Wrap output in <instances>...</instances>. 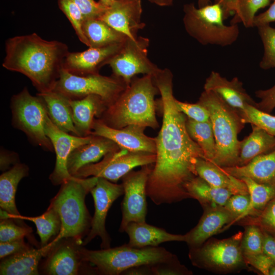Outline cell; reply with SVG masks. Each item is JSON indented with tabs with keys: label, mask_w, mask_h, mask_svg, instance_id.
Listing matches in <instances>:
<instances>
[{
	"label": "cell",
	"mask_w": 275,
	"mask_h": 275,
	"mask_svg": "<svg viewBox=\"0 0 275 275\" xmlns=\"http://www.w3.org/2000/svg\"><path fill=\"white\" fill-rule=\"evenodd\" d=\"M161 95L162 124L156 141V161L149 175L147 197L156 205L172 204L191 198L185 184L198 176L196 164L205 158L200 146L187 130L185 115L176 105L173 93V74L160 69L154 76Z\"/></svg>",
	"instance_id": "obj_1"
},
{
	"label": "cell",
	"mask_w": 275,
	"mask_h": 275,
	"mask_svg": "<svg viewBox=\"0 0 275 275\" xmlns=\"http://www.w3.org/2000/svg\"><path fill=\"white\" fill-rule=\"evenodd\" d=\"M5 48L3 67L28 77L39 93L53 90L69 52L64 43L35 33L9 38Z\"/></svg>",
	"instance_id": "obj_2"
},
{
	"label": "cell",
	"mask_w": 275,
	"mask_h": 275,
	"mask_svg": "<svg viewBox=\"0 0 275 275\" xmlns=\"http://www.w3.org/2000/svg\"><path fill=\"white\" fill-rule=\"evenodd\" d=\"M157 93L159 91L153 76H134L117 99L107 106L101 120L116 128L136 125L155 129L158 126L154 100Z\"/></svg>",
	"instance_id": "obj_3"
},
{
	"label": "cell",
	"mask_w": 275,
	"mask_h": 275,
	"mask_svg": "<svg viewBox=\"0 0 275 275\" xmlns=\"http://www.w3.org/2000/svg\"><path fill=\"white\" fill-rule=\"evenodd\" d=\"M198 102L208 109L210 115L216 144L211 162L221 167L238 166L240 153L238 134L245 124L239 112L211 91L204 90Z\"/></svg>",
	"instance_id": "obj_4"
},
{
	"label": "cell",
	"mask_w": 275,
	"mask_h": 275,
	"mask_svg": "<svg viewBox=\"0 0 275 275\" xmlns=\"http://www.w3.org/2000/svg\"><path fill=\"white\" fill-rule=\"evenodd\" d=\"M98 177L77 178L74 176L61 184L49 206L59 214L61 229L56 237L61 240L72 238L78 242L89 233L92 218L85 204L86 195L95 186Z\"/></svg>",
	"instance_id": "obj_5"
},
{
	"label": "cell",
	"mask_w": 275,
	"mask_h": 275,
	"mask_svg": "<svg viewBox=\"0 0 275 275\" xmlns=\"http://www.w3.org/2000/svg\"><path fill=\"white\" fill-rule=\"evenodd\" d=\"M79 253L84 262L92 264L97 272L103 275L121 274L132 267L154 265L175 256L162 247L137 248L127 244L100 250H90L80 247Z\"/></svg>",
	"instance_id": "obj_6"
},
{
	"label": "cell",
	"mask_w": 275,
	"mask_h": 275,
	"mask_svg": "<svg viewBox=\"0 0 275 275\" xmlns=\"http://www.w3.org/2000/svg\"><path fill=\"white\" fill-rule=\"evenodd\" d=\"M184 28L200 44L225 47L231 45L239 35L238 24L224 23L223 12L217 3L196 8L193 3L183 6Z\"/></svg>",
	"instance_id": "obj_7"
},
{
	"label": "cell",
	"mask_w": 275,
	"mask_h": 275,
	"mask_svg": "<svg viewBox=\"0 0 275 275\" xmlns=\"http://www.w3.org/2000/svg\"><path fill=\"white\" fill-rule=\"evenodd\" d=\"M126 87L122 79L116 76L108 77L98 73L77 75L62 67L53 90L70 99L95 95L100 97L108 106Z\"/></svg>",
	"instance_id": "obj_8"
},
{
	"label": "cell",
	"mask_w": 275,
	"mask_h": 275,
	"mask_svg": "<svg viewBox=\"0 0 275 275\" xmlns=\"http://www.w3.org/2000/svg\"><path fill=\"white\" fill-rule=\"evenodd\" d=\"M11 108L14 126L35 144L52 151L53 146L45 132L48 114L42 98L32 95L24 88L12 97Z\"/></svg>",
	"instance_id": "obj_9"
},
{
	"label": "cell",
	"mask_w": 275,
	"mask_h": 275,
	"mask_svg": "<svg viewBox=\"0 0 275 275\" xmlns=\"http://www.w3.org/2000/svg\"><path fill=\"white\" fill-rule=\"evenodd\" d=\"M156 158L155 153L131 152L120 148L105 155L100 162L82 167L73 176L77 178L94 176L116 182L136 167L154 163Z\"/></svg>",
	"instance_id": "obj_10"
},
{
	"label": "cell",
	"mask_w": 275,
	"mask_h": 275,
	"mask_svg": "<svg viewBox=\"0 0 275 275\" xmlns=\"http://www.w3.org/2000/svg\"><path fill=\"white\" fill-rule=\"evenodd\" d=\"M149 44V40L145 37L127 38L108 62L115 76L122 79L127 86L136 74L154 76L160 70L147 57Z\"/></svg>",
	"instance_id": "obj_11"
},
{
	"label": "cell",
	"mask_w": 275,
	"mask_h": 275,
	"mask_svg": "<svg viewBox=\"0 0 275 275\" xmlns=\"http://www.w3.org/2000/svg\"><path fill=\"white\" fill-rule=\"evenodd\" d=\"M142 166L138 171H130L122 177L124 198L121 203L122 221L119 228L124 232L130 223L146 222L147 211L146 187L152 168Z\"/></svg>",
	"instance_id": "obj_12"
},
{
	"label": "cell",
	"mask_w": 275,
	"mask_h": 275,
	"mask_svg": "<svg viewBox=\"0 0 275 275\" xmlns=\"http://www.w3.org/2000/svg\"><path fill=\"white\" fill-rule=\"evenodd\" d=\"M90 193L94 202L95 212L92 218L90 231L84 239L82 245H87L96 237L101 240V248H111V239L105 228L108 211L114 202L124 194L122 184L114 183L106 179L98 177Z\"/></svg>",
	"instance_id": "obj_13"
},
{
	"label": "cell",
	"mask_w": 275,
	"mask_h": 275,
	"mask_svg": "<svg viewBox=\"0 0 275 275\" xmlns=\"http://www.w3.org/2000/svg\"><path fill=\"white\" fill-rule=\"evenodd\" d=\"M242 234L216 240L202 247L191 248L189 257L197 266H212L229 269L239 265L243 260L241 244Z\"/></svg>",
	"instance_id": "obj_14"
},
{
	"label": "cell",
	"mask_w": 275,
	"mask_h": 275,
	"mask_svg": "<svg viewBox=\"0 0 275 275\" xmlns=\"http://www.w3.org/2000/svg\"><path fill=\"white\" fill-rule=\"evenodd\" d=\"M45 132L49 139L56 155L54 169L49 179L55 185L61 184L72 179L67 169V161L71 153L77 147L91 141L92 135L79 136L64 132L58 128L47 116Z\"/></svg>",
	"instance_id": "obj_15"
},
{
	"label": "cell",
	"mask_w": 275,
	"mask_h": 275,
	"mask_svg": "<svg viewBox=\"0 0 275 275\" xmlns=\"http://www.w3.org/2000/svg\"><path fill=\"white\" fill-rule=\"evenodd\" d=\"M145 128L136 125L116 128L108 126L101 119L94 120L90 135L109 139L120 148L129 151L156 154L155 138L145 135Z\"/></svg>",
	"instance_id": "obj_16"
},
{
	"label": "cell",
	"mask_w": 275,
	"mask_h": 275,
	"mask_svg": "<svg viewBox=\"0 0 275 275\" xmlns=\"http://www.w3.org/2000/svg\"><path fill=\"white\" fill-rule=\"evenodd\" d=\"M141 0H115L100 19L128 38L136 39L138 31L144 28L141 21Z\"/></svg>",
	"instance_id": "obj_17"
},
{
	"label": "cell",
	"mask_w": 275,
	"mask_h": 275,
	"mask_svg": "<svg viewBox=\"0 0 275 275\" xmlns=\"http://www.w3.org/2000/svg\"><path fill=\"white\" fill-rule=\"evenodd\" d=\"M124 42L100 47H89L81 52H69L63 67L77 75L98 73L99 69L107 64L119 52Z\"/></svg>",
	"instance_id": "obj_18"
},
{
	"label": "cell",
	"mask_w": 275,
	"mask_h": 275,
	"mask_svg": "<svg viewBox=\"0 0 275 275\" xmlns=\"http://www.w3.org/2000/svg\"><path fill=\"white\" fill-rule=\"evenodd\" d=\"M60 241L48 254L44 271L49 275H76L84 262L79 253L80 243L72 238Z\"/></svg>",
	"instance_id": "obj_19"
},
{
	"label": "cell",
	"mask_w": 275,
	"mask_h": 275,
	"mask_svg": "<svg viewBox=\"0 0 275 275\" xmlns=\"http://www.w3.org/2000/svg\"><path fill=\"white\" fill-rule=\"evenodd\" d=\"M61 240L56 237L47 245L39 249L26 251L2 259L0 264L1 275H38L39 263L46 256Z\"/></svg>",
	"instance_id": "obj_20"
},
{
	"label": "cell",
	"mask_w": 275,
	"mask_h": 275,
	"mask_svg": "<svg viewBox=\"0 0 275 275\" xmlns=\"http://www.w3.org/2000/svg\"><path fill=\"white\" fill-rule=\"evenodd\" d=\"M204 89L217 93L239 113L246 104L256 105V102L247 93L242 82L237 77L229 80L219 73L212 71L206 79Z\"/></svg>",
	"instance_id": "obj_21"
},
{
	"label": "cell",
	"mask_w": 275,
	"mask_h": 275,
	"mask_svg": "<svg viewBox=\"0 0 275 275\" xmlns=\"http://www.w3.org/2000/svg\"><path fill=\"white\" fill-rule=\"evenodd\" d=\"M235 217L224 206L207 209L198 225L185 234L186 242L191 248L200 246L227 224L234 223Z\"/></svg>",
	"instance_id": "obj_22"
},
{
	"label": "cell",
	"mask_w": 275,
	"mask_h": 275,
	"mask_svg": "<svg viewBox=\"0 0 275 275\" xmlns=\"http://www.w3.org/2000/svg\"><path fill=\"white\" fill-rule=\"evenodd\" d=\"M28 174V167L18 162L1 175V219L11 218L16 222L20 213L16 205L15 195L20 181Z\"/></svg>",
	"instance_id": "obj_23"
},
{
	"label": "cell",
	"mask_w": 275,
	"mask_h": 275,
	"mask_svg": "<svg viewBox=\"0 0 275 275\" xmlns=\"http://www.w3.org/2000/svg\"><path fill=\"white\" fill-rule=\"evenodd\" d=\"M119 149L109 139L93 135L90 142L78 146L71 153L67 161L68 171L73 176L82 167L97 162L107 154Z\"/></svg>",
	"instance_id": "obj_24"
},
{
	"label": "cell",
	"mask_w": 275,
	"mask_h": 275,
	"mask_svg": "<svg viewBox=\"0 0 275 275\" xmlns=\"http://www.w3.org/2000/svg\"><path fill=\"white\" fill-rule=\"evenodd\" d=\"M128 237L127 244L131 247L142 248L158 246L169 241H186L185 235L173 234L165 230L148 224L146 222L129 223L125 231Z\"/></svg>",
	"instance_id": "obj_25"
},
{
	"label": "cell",
	"mask_w": 275,
	"mask_h": 275,
	"mask_svg": "<svg viewBox=\"0 0 275 275\" xmlns=\"http://www.w3.org/2000/svg\"><path fill=\"white\" fill-rule=\"evenodd\" d=\"M222 168L240 179L249 177L260 183L275 185V149L256 156L245 165Z\"/></svg>",
	"instance_id": "obj_26"
},
{
	"label": "cell",
	"mask_w": 275,
	"mask_h": 275,
	"mask_svg": "<svg viewBox=\"0 0 275 275\" xmlns=\"http://www.w3.org/2000/svg\"><path fill=\"white\" fill-rule=\"evenodd\" d=\"M43 100L51 122L61 130L79 136L72 119L70 99L54 90L38 93Z\"/></svg>",
	"instance_id": "obj_27"
},
{
	"label": "cell",
	"mask_w": 275,
	"mask_h": 275,
	"mask_svg": "<svg viewBox=\"0 0 275 275\" xmlns=\"http://www.w3.org/2000/svg\"><path fill=\"white\" fill-rule=\"evenodd\" d=\"M72 119L80 136L90 135L94 117L102 114L107 105L98 96L90 95L78 99H70Z\"/></svg>",
	"instance_id": "obj_28"
},
{
	"label": "cell",
	"mask_w": 275,
	"mask_h": 275,
	"mask_svg": "<svg viewBox=\"0 0 275 275\" xmlns=\"http://www.w3.org/2000/svg\"><path fill=\"white\" fill-rule=\"evenodd\" d=\"M198 176L209 184L230 190L234 194H249L245 183L226 172L222 167L204 158H199L196 164Z\"/></svg>",
	"instance_id": "obj_29"
},
{
	"label": "cell",
	"mask_w": 275,
	"mask_h": 275,
	"mask_svg": "<svg viewBox=\"0 0 275 275\" xmlns=\"http://www.w3.org/2000/svg\"><path fill=\"white\" fill-rule=\"evenodd\" d=\"M271 0H214L219 4L226 20L232 15L230 24L242 23L246 28H253L254 19L259 10L264 8Z\"/></svg>",
	"instance_id": "obj_30"
},
{
	"label": "cell",
	"mask_w": 275,
	"mask_h": 275,
	"mask_svg": "<svg viewBox=\"0 0 275 275\" xmlns=\"http://www.w3.org/2000/svg\"><path fill=\"white\" fill-rule=\"evenodd\" d=\"M251 125L252 132L240 141L239 166L245 165L256 156L275 149V135L256 125Z\"/></svg>",
	"instance_id": "obj_31"
},
{
	"label": "cell",
	"mask_w": 275,
	"mask_h": 275,
	"mask_svg": "<svg viewBox=\"0 0 275 275\" xmlns=\"http://www.w3.org/2000/svg\"><path fill=\"white\" fill-rule=\"evenodd\" d=\"M185 188L191 198L198 200L203 205L212 207L224 206L234 195L230 190L213 186L197 176L185 185Z\"/></svg>",
	"instance_id": "obj_32"
},
{
	"label": "cell",
	"mask_w": 275,
	"mask_h": 275,
	"mask_svg": "<svg viewBox=\"0 0 275 275\" xmlns=\"http://www.w3.org/2000/svg\"><path fill=\"white\" fill-rule=\"evenodd\" d=\"M83 31L88 41L89 47H100L122 43L128 38L100 18L85 20Z\"/></svg>",
	"instance_id": "obj_33"
},
{
	"label": "cell",
	"mask_w": 275,
	"mask_h": 275,
	"mask_svg": "<svg viewBox=\"0 0 275 275\" xmlns=\"http://www.w3.org/2000/svg\"><path fill=\"white\" fill-rule=\"evenodd\" d=\"M19 224L21 220H28L35 224L39 235L41 246L47 245L53 236H57L61 229V221L58 213L49 205L47 210L41 215L30 217L19 215L16 218Z\"/></svg>",
	"instance_id": "obj_34"
},
{
	"label": "cell",
	"mask_w": 275,
	"mask_h": 275,
	"mask_svg": "<svg viewBox=\"0 0 275 275\" xmlns=\"http://www.w3.org/2000/svg\"><path fill=\"white\" fill-rule=\"evenodd\" d=\"M187 130L191 139L202 150L205 158L212 161L216 151V144L210 120L199 122L187 118Z\"/></svg>",
	"instance_id": "obj_35"
},
{
	"label": "cell",
	"mask_w": 275,
	"mask_h": 275,
	"mask_svg": "<svg viewBox=\"0 0 275 275\" xmlns=\"http://www.w3.org/2000/svg\"><path fill=\"white\" fill-rule=\"evenodd\" d=\"M246 184L250 197V203L246 211L238 220L264 209L275 197V185L258 183L249 177L241 178Z\"/></svg>",
	"instance_id": "obj_36"
},
{
	"label": "cell",
	"mask_w": 275,
	"mask_h": 275,
	"mask_svg": "<svg viewBox=\"0 0 275 275\" xmlns=\"http://www.w3.org/2000/svg\"><path fill=\"white\" fill-rule=\"evenodd\" d=\"M244 124L256 125L270 134L275 135V116L264 112L255 106L246 104L239 113Z\"/></svg>",
	"instance_id": "obj_37"
},
{
	"label": "cell",
	"mask_w": 275,
	"mask_h": 275,
	"mask_svg": "<svg viewBox=\"0 0 275 275\" xmlns=\"http://www.w3.org/2000/svg\"><path fill=\"white\" fill-rule=\"evenodd\" d=\"M262 42L264 53L259 63L263 69L275 68V28L266 24L257 28Z\"/></svg>",
	"instance_id": "obj_38"
},
{
	"label": "cell",
	"mask_w": 275,
	"mask_h": 275,
	"mask_svg": "<svg viewBox=\"0 0 275 275\" xmlns=\"http://www.w3.org/2000/svg\"><path fill=\"white\" fill-rule=\"evenodd\" d=\"M58 4L59 8L72 24L79 40L89 47L83 31L85 19L78 7L73 0H58Z\"/></svg>",
	"instance_id": "obj_39"
},
{
	"label": "cell",
	"mask_w": 275,
	"mask_h": 275,
	"mask_svg": "<svg viewBox=\"0 0 275 275\" xmlns=\"http://www.w3.org/2000/svg\"><path fill=\"white\" fill-rule=\"evenodd\" d=\"M241 248L243 256L263 253V232L257 226L252 225L246 228Z\"/></svg>",
	"instance_id": "obj_40"
},
{
	"label": "cell",
	"mask_w": 275,
	"mask_h": 275,
	"mask_svg": "<svg viewBox=\"0 0 275 275\" xmlns=\"http://www.w3.org/2000/svg\"><path fill=\"white\" fill-rule=\"evenodd\" d=\"M0 242L13 241L29 236L32 232L31 227L26 225L15 223L13 219H1Z\"/></svg>",
	"instance_id": "obj_41"
},
{
	"label": "cell",
	"mask_w": 275,
	"mask_h": 275,
	"mask_svg": "<svg viewBox=\"0 0 275 275\" xmlns=\"http://www.w3.org/2000/svg\"><path fill=\"white\" fill-rule=\"evenodd\" d=\"M175 102L178 109L188 118L199 122H206L210 120L209 111L198 102L196 103H189L176 99Z\"/></svg>",
	"instance_id": "obj_42"
},
{
	"label": "cell",
	"mask_w": 275,
	"mask_h": 275,
	"mask_svg": "<svg viewBox=\"0 0 275 275\" xmlns=\"http://www.w3.org/2000/svg\"><path fill=\"white\" fill-rule=\"evenodd\" d=\"M153 275L189 274L190 272L182 265L175 256L164 262L151 265Z\"/></svg>",
	"instance_id": "obj_43"
},
{
	"label": "cell",
	"mask_w": 275,
	"mask_h": 275,
	"mask_svg": "<svg viewBox=\"0 0 275 275\" xmlns=\"http://www.w3.org/2000/svg\"><path fill=\"white\" fill-rule=\"evenodd\" d=\"M250 203L249 194H234L230 197L224 207L235 217V222L246 211Z\"/></svg>",
	"instance_id": "obj_44"
},
{
	"label": "cell",
	"mask_w": 275,
	"mask_h": 275,
	"mask_svg": "<svg viewBox=\"0 0 275 275\" xmlns=\"http://www.w3.org/2000/svg\"><path fill=\"white\" fill-rule=\"evenodd\" d=\"M81 11L85 20L100 18L108 7L95 0H73Z\"/></svg>",
	"instance_id": "obj_45"
},
{
	"label": "cell",
	"mask_w": 275,
	"mask_h": 275,
	"mask_svg": "<svg viewBox=\"0 0 275 275\" xmlns=\"http://www.w3.org/2000/svg\"><path fill=\"white\" fill-rule=\"evenodd\" d=\"M246 262L265 275H269L275 263L266 255L261 253L255 255L243 256Z\"/></svg>",
	"instance_id": "obj_46"
},
{
	"label": "cell",
	"mask_w": 275,
	"mask_h": 275,
	"mask_svg": "<svg viewBox=\"0 0 275 275\" xmlns=\"http://www.w3.org/2000/svg\"><path fill=\"white\" fill-rule=\"evenodd\" d=\"M255 95L260 99L255 105L258 109L270 113L275 108V84L269 89L256 91Z\"/></svg>",
	"instance_id": "obj_47"
},
{
	"label": "cell",
	"mask_w": 275,
	"mask_h": 275,
	"mask_svg": "<svg viewBox=\"0 0 275 275\" xmlns=\"http://www.w3.org/2000/svg\"><path fill=\"white\" fill-rule=\"evenodd\" d=\"M256 221L265 230L275 233V197L265 207Z\"/></svg>",
	"instance_id": "obj_48"
},
{
	"label": "cell",
	"mask_w": 275,
	"mask_h": 275,
	"mask_svg": "<svg viewBox=\"0 0 275 275\" xmlns=\"http://www.w3.org/2000/svg\"><path fill=\"white\" fill-rule=\"evenodd\" d=\"M31 248V246L24 241V238L0 242V258L2 259Z\"/></svg>",
	"instance_id": "obj_49"
},
{
	"label": "cell",
	"mask_w": 275,
	"mask_h": 275,
	"mask_svg": "<svg viewBox=\"0 0 275 275\" xmlns=\"http://www.w3.org/2000/svg\"><path fill=\"white\" fill-rule=\"evenodd\" d=\"M271 1H272V3L267 10L255 16L253 22L254 27L258 28L269 24L270 23L275 21V0Z\"/></svg>",
	"instance_id": "obj_50"
},
{
	"label": "cell",
	"mask_w": 275,
	"mask_h": 275,
	"mask_svg": "<svg viewBox=\"0 0 275 275\" xmlns=\"http://www.w3.org/2000/svg\"><path fill=\"white\" fill-rule=\"evenodd\" d=\"M1 170L6 171L11 165H15L18 162V155L17 153L5 149L1 150L0 156Z\"/></svg>",
	"instance_id": "obj_51"
},
{
	"label": "cell",
	"mask_w": 275,
	"mask_h": 275,
	"mask_svg": "<svg viewBox=\"0 0 275 275\" xmlns=\"http://www.w3.org/2000/svg\"><path fill=\"white\" fill-rule=\"evenodd\" d=\"M263 232V253L275 263V238L265 231Z\"/></svg>",
	"instance_id": "obj_52"
},
{
	"label": "cell",
	"mask_w": 275,
	"mask_h": 275,
	"mask_svg": "<svg viewBox=\"0 0 275 275\" xmlns=\"http://www.w3.org/2000/svg\"><path fill=\"white\" fill-rule=\"evenodd\" d=\"M121 275H153L151 265H141L124 270Z\"/></svg>",
	"instance_id": "obj_53"
},
{
	"label": "cell",
	"mask_w": 275,
	"mask_h": 275,
	"mask_svg": "<svg viewBox=\"0 0 275 275\" xmlns=\"http://www.w3.org/2000/svg\"><path fill=\"white\" fill-rule=\"evenodd\" d=\"M151 3L160 6H169L172 5L173 0H148Z\"/></svg>",
	"instance_id": "obj_54"
},
{
	"label": "cell",
	"mask_w": 275,
	"mask_h": 275,
	"mask_svg": "<svg viewBox=\"0 0 275 275\" xmlns=\"http://www.w3.org/2000/svg\"><path fill=\"white\" fill-rule=\"evenodd\" d=\"M209 4H210V0H198V6L199 8Z\"/></svg>",
	"instance_id": "obj_55"
},
{
	"label": "cell",
	"mask_w": 275,
	"mask_h": 275,
	"mask_svg": "<svg viewBox=\"0 0 275 275\" xmlns=\"http://www.w3.org/2000/svg\"><path fill=\"white\" fill-rule=\"evenodd\" d=\"M115 0H100L102 4L106 7L109 6Z\"/></svg>",
	"instance_id": "obj_56"
},
{
	"label": "cell",
	"mask_w": 275,
	"mask_h": 275,
	"mask_svg": "<svg viewBox=\"0 0 275 275\" xmlns=\"http://www.w3.org/2000/svg\"><path fill=\"white\" fill-rule=\"evenodd\" d=\"M269 275H275V265L271 268Z\"/></svg>",
	"instance_id": "obj_57"
}]
</instances>
